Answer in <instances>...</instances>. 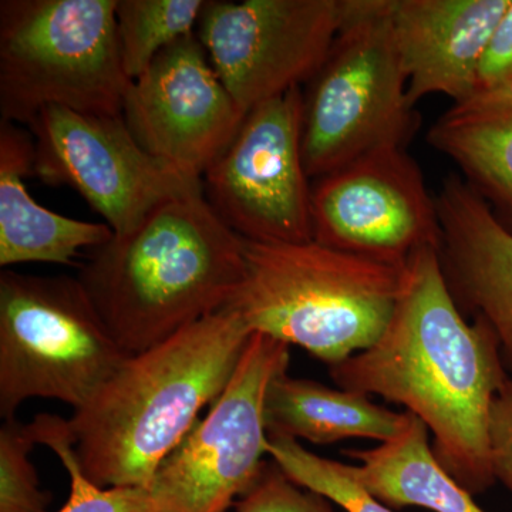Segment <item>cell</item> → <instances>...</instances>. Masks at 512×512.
I'll return each instance as SVG.
<instances>
[{
	"instance_id": "obj_15",
	"label": "cell",
	"mask_w": 512,
	"mask_h": 512,
	"mask_svg": "<svg viewBox=\"0 0 512 512\" xmlns=\"http://www.w3.org/2000/svg\"><path fill=\"white\" fill-rule=\"evenodd\" d=\"M436 204L451 295L493 329L512 369V232L457 175L444 181Z\"/></svg>"
},
{
	"instance_id": "obj_9",
	"label": "cell",
	"mask_w": 512,
	"mask_h": 512,
	"mask_svg": "<svg viewBox=\"0 0 512 512\" xmlns=\"http://www.w3.org/2000/svg\"><path fill=\"white\" fill-rule=\"evenodd\" d=\"M302 106V87H296L249 111L237 136L202 175L205 200L245 241H313Z\"/></svg>"
},
{
	"instance_id": "obj_22",
	"label": "cell",
	"mask_w": 512,
	"mask_h": 512,
	"mask_svg": "<svg viewBox=\"0 0 512 512\" xmlns=\"http://www.w3.org/2000/svg\"><path fill=\"white\" fill-rule=\"evenodd\" d=\"M32 424L37 443L55 451L69 473V500L57 512H153L147 488H103L84 476L67 420L55 414H37Z\"/></svg>"
},
{
	"instance_id": "obj_23",
	"label": "cell",
	"mask_w": 512,
	"mask_h": 512,
	"mask_svg": "<svg viewBox=\"0 0 512 512\" xmlns=\"http://www.w3.org/2000/svg\"><path fill=\"white\" fill-rule=\"evenodd\" d=\"M37 443L32 423L16 419L0 427V512H46L50 494L40 488L30 460Z\"/></svg>"
},
{
	"instance_id": "obj_1",
	"label": "cell",
	"mask_w": 512,
	"mask_h": 512,
	"mask_svg": "<svg viewBox=\"0 0 512 512\" xmlns=\"http://www.w3.org/2000/svg\"><path fill=\"white\" fill-rule=\"evenodd\" d=\"M493 329L461 315L440 248L409 261L402 298L370 348L329 366L340 389L402 404L433 433L440 466L473 495L493 487L488 424L510 377Z\"/></svg>"
},
{
	"instance_id": "obj_7",
	"label": "cell",
	"mask_w": 512,
	"mask_h": 512,
	"mask_svg": "<svg viewBox=\"0 0 512 512\" xmlns=\"http://www.w3.org/2000/svg\"><path fill=\"white\" fill-rule=\"evenodd\" d=\"M128 355L70 276L0 272V416L53 399L82 409Z\"/></svg>"
},
{
	"instance_id": "obj_4",
	"label": "cell",
	"mask_w": 512,
	"mask_h": 512,
	"mask_svg": "<svg viewBox=\"0 0 512 512\" xmlns=\"http://www.w3.org/2000/svg\"><path fill=\"white\" fill-rule=\"evenodd\" d=\"M245 276L225 308L254 333L301 346L333 366L382 336L409 264L390 265L315 241H245Z\"/></svg>"
},
{
	"instance_id": "obj_17",
	"label": "cell",
	"mask_w": 512,
	"mask_h": 512,
	"mask_svg": "<svg viewBox=\"0 0 512 512\" xmlns=\"http://www.w3.org/2000/svg\"><path fill=\"white\" fill-rule=\"evenodd\" d=\"M427 141L458 165L464 181L512 232V82L454 103Z\"/></svg>"
},
{
	"instance_id": "obj_5",
	"label": "cell",
	"mask_w": 512,
	"mask_h": 512,
	"mask_svg": "<svg viewBox=\"0 0 512 512\" xmlns=\"http://www.w3.org/2000/svg\"><path fill=\"white\" fill-rule=\"evenodd\" d=\"M117 0L0 2V113L28 126L46 107L120 116L131 80L121 63Z\"/></svg>"
},
{
	"instance_id": "obj_20",
	"label": "cell",
	"mask_w": 512,
	"mask_h": 512,
	"mask_svg": "<svg viewBox=\"0 0 512 512\" xmlns=\"http://www.w3.org/2000/svg\"><path fill=\"white\" fill-rule=\"evenodd\" d=\"M205 0H117L121 63L131 82L177 40L194 35Z\"/></svg>"
},
{
	"instance_id": "obj_24",
	"label": "cell",
	"mask_w": 512,
	"mask_h": 512,
	"mask_svg": "<svg viewBox=\"0 0 512 512\" xmlns=\"http://www.w3.org/2000/svg\"><path fill=\"white\" fill-rule=\"evenodd\" d=\"M234 507L237 512H333L328 498L293 483L274 460L265 461L254 485Z\"/></svg>"
},
{
	"instance_id": "obj_12",
	"label": "cell",
	"mask_w": 512,
	"mask_h": 512,
	"mask_svg": "<svg viewBox=\"0 0 512 512\" xmlns=\"http://www.w3.org/2000/svg\"><path fill=\"white\" fill-rule=\"evenodd\" d=\"M311 218L313 241L383 264L404 266L441 245L436 198L406 148L373 151L318 178Z\"/></svg>"
},
{
	"instance_id": "obj_16",
	"label": "cell",
	"mask_w": 512,
	"mask_h": 512,
	"mask_svg": "<svg viewBox=\"0 0 512 512\" xmlns=\"http://www.w3.org/2000/svg\"><path fill=\"white\" fill-rule=\"evenodd\" d=\"M35 175V141L29 130L0 120V266L46 262L70 265L86 249L113 238L104 222L73 220L43 207L25 178Z\"/></svg>"
},
{
	"instance_id": "obj_2",
	"label": "cell",
	"mask_w": 512,
	"mask_h": 512,
	"mask_svg": "<svg viewBox=\"0 0 512 512\" xmlns=\"http://www.w3.org/2000/svg\"><path fill=\"white\" fill-rule=\"evenodd\" d=\"M252 335L224 308L128 356L67 419L84 476L103 488L150 487L201 410L224 392Z\"/></svg>"
},
{
	"instance_id": "obj_25",
	"label": "cell",
	"mask_w": 512,
	"mask_h": 512,
	"mask_svg": "<svg viewBox=\"0 0 512 512\" xmlns=\"http://www.w3.org/2000/svg\"><path fill=\"white\" fill-rule=\"evenodd\" d=\"M488 444L495 481H500L512 494V377L491 407Z\"/></svg>"
},
{
	"instance_id": "obj_11",
	"label": "cell",
	"mask_w": 512,
	"mask_h": 512,
	"mask_svg": "<svg viewBox=\"0 0 512 512\" xmlns=\"http://www.w3.org/2000/svg\"><path fill=\"white\" fill-rule=\"evenodd\" d=\"M346 0H207L195 35L244 113L308 84L325 63Z\"/></svg>"
},
{
	"instance_id": "obj_6",
	"label": "cell",
	"mask_w": 512,
	"mask_h": 512,
	"mask_svg": "<svg viewBox=\"0 0 512 512\" xmlns=\"http://www.w3.org/2000/svg\"><path fill=\"white\" fill-rule=\"evenodd\" d=\"M417 126L390 0H346L332 49L303 92L306 174L318 180L373 151L406 148Z\"/></svg>"
},
{
	"instance_id": "obj_3",
	"label": "cell",
	"mask_w": 512,
	"mask_h": 512,
	"mask_svg": "<svg viewBox=\"0 0 512 512\" xmlns=\"http://www.w3.org/2000/svg\"><path fill=\"white\" fill-rule=\"evenodd\" d=\"M245 276L244 239L194 190L90 251L80 284L128 356L220 312Z\"/></svg>"
},
{
	"instance_id": "obj_10",
	"label": "cell",
	"mask_w": 512,
	"mask_h": 512,
	"mask_svg": "<svg viewBox=\"0 0 512 512\" xmlns=\"http://www.w3.org/2000/svg\"><path fill=\"white\" fill-rule=\"evenodd\" d=\"M26 128L35 141V177L79 192L114 235L136 228L164 202L202 188V178L188 177L147 153L123 114L50 106Z\"/></svg>"
},
{
	"instance_id": "obj_21",
	"label": "cell",
	"mask_w": 512,
	"mask_h": 512,
	"mask_svg": "<svg viewBox=\"0 0 512 512\" xmlns=\"http://www.w3.org/2000/svg\"><path fill=\"white\" fill-rule=\"evenodd\" d=\"M266 454L293 483L323 495L346 512H396L357 480L355 466L320 457L288 437H268Z\"/></svg>"
},
{
	"instance_id": "obj_8",
	"label": "cell",
	"mask_w": 512,
	"mask_h": 512,
	"mask_svg": "<svg viewBox=\"0 0 512 512\" xmlns=\"http://www.w3.org/2000/svg\"><path fill=\"white\" fill-rule=\"evenodd\" d=\"M289 345L254 333L211 412L174 448L147 488L153 512H227L265 461L269 383L289 367Z\"/></svg>"
},
{
	"instance_id": "obj_13",
	"label": "cell",
	"mask_w": 512,
	"mask_h": 512,
	"mask_svg": "<svg viewBox=\"0 0 512 512\" xmlns=\"http://www.w3.org/2000/svg\"><path fill=\"white\" fill-rule=\"evenodd\" d=\"M123 117L147 153L188 177L202 178L237 136L247 113L222 84L194 33L165 47L131 82Z\"/></svg>"
},
{
	"instance_id": "obj_14",
	"label": "cell",
	"mask_w": 512,
	"mask_h": 512,
	"mask_svg": "<svg viewBox=\"0 0 512 512\" xmlns=\"http://www.w3.org/2000/svg\"><path fill=\"white\" fill-rule=\"evenodd\" d=\"M511 0H390L394 43L416 106L429 94L460 103L477 92L478 70Z\"/></svg>"
},
{
	"instance_id": "obj_18",
	"label": "cell",
	"mask_w": 512,
	"mask_h": 512,
	"mask_svg": "<svg viewBox=\"0 0 512 512\" xmlns=\"http://www.w3.org/2000/svg\"><path fill=\"white\" fill-rule=\"evenodd\" d=\"M406 412L379 406L362 393L330 389L315 380L279 373L266 390L264 419L268 437H288L313 444L346 439H393Z\"/></svg>"
},
{
	"instance_id": "obj_19",
	"label": "cell",
	"mask_w": 512,
	"mask_h": 512,
	"mask_svg": "<svg viewBox=\"0 0 512 512\" xmlns=\"http://www.w3.org/2000/svg\"><path fill=\"white\" fill-rule=\"evenodd\" d=\"M360 461L357 480L392 508L420 507L434 512H487L474 495L440 466L426 424L410 412L393 439L369 450H349Z\"/></svg>"
},
{
	"instance_id": "obj_26",
	"label": "cell",
	"mask_w": 512,
	"mask_h": 512,
	"mask_svg": "<svg viewBox=\"0 0 512 512\" xmlns=\"http://www.w3.org/2000/svg\"><path fill=\"white\" fill-rule=\"evenodd\" d=\"M512 82V0L493 37L478 70L477 92ZM476 92V93H477Z\"/></svg>"
}]
</instances>
